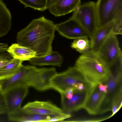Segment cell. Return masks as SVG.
Wrapping results in <instances>:
<instances>
[{
    "instance_id": "obj_26",
    "label": "cell",
    "mask_w": 122,
    "mask_h": 122,
    "mask_svg": "<svg viewBox=\"0 0 122 122\" xmlns=\"http://www.w3.org/2000/svg\"><path fill=\"white\" fill-rule=\"evenodd\" d=\"M8 47L7 44L0 43V54L7 52Z\"/></svg>"
},
{
    "instance_id": "obj_18",
    "label": "cell",
    "mask_w": 122,
    "mask_h": 122,
    "mask_svg": "<svg viewBox=\"0 0 122 122\" xmlns=\"http://www.w3.org/2000/svg\"><path fill=\"white\" fill-rule=\"evenodd\" d=\"M11 13L2 0H0V38L6 35L11 26Z\"/></svg>"
},
{
    "instance_id": "obj_14",
    "label": "cell",
    "mask_w": 122,
    "mask_h": 122,
    "mask_svg": "<svg viewBox=\"0 0 122 122\" xmlns=\"http://www.w3.org/2000/svg\"><path fill=\"white\" fill-rule=\"evenodd\" d=\"M114 20L98 28L95 31L90 38L92 51L97 52L101 46L112 32Z\"/></svg>"
},
{
    "instance_id": "obj_11",
    "label": "cell",
    "mask_w": 122,
    "mask_h": 122,
    "mask_svg": "<svg viewBox=\"0 0 122 122\" xmlns=\"http://www.w3.org/2000/svg\"><path fill=\"white\" fill-rule=\"evenodd\" d=\"M90 88H85L80 91L74 89L73 96L70 99L61 96L63 110L65 112H70L83 108Z\"/></svg>"
},
{
    "instance_id": "obj_22",
    "label": "cell",
    "mask_w": 122,
    "mask_h": 122,
    "mask_svg": "<svg viewBox=\"0 0 122 122\" xmlns=\"http://www.w3.org/2000/svg\"><path fill=\"white\" fill-rule=\"evenodd\" d=\"M122 104V94H120L116 97L114 99L112 104L111 111L112 115L109 117H112L120 109Z\"/></svg>"
},
{
    "instance_id": "obj_10",
    "label": "cell",
    "mask_w": 122,
    "mask_h": 122,
    "mask_svg": "<svg viewBox=\"0 0 122 122\" xmlns=\"http://www.w3.org/2000/svg\"><path fill=\"white\" fill-rule=\"evenodd\" d=\"M55 27L60 35L68 39L89 38L87 33L72 16L64 22L55 24Z\"/></svg>"
},
{
    "instance_id": "obj_7",
    "label": "cell",
    "mask_w": 122,
    "mask_h": 122,
    "mask_svg": "<svg viewBox=\"0 0 122 122\" xmlns=\"http://www.w3.org/2000/svg\"><path fill=\"white\" fill-rule=\"evenodd\" d=\"M96 3L98 28L122 15V0H97Z\"/></svg>"
},
{
    "instance_id": "obj_17",
    "label": "cell",
    "mask_w": 122,
    "mask_h": 122,
    "mask_svg": "<svg viewBox=\"0 0 122 122\" xmlns=\"http://www.w3.org/2000/svg\"><path fill=\"white\" fill-rule=\"evenodd\" d=\"M13 58L23 61H29L36 56L35 52L30 48L17 43L12 44L7 51Z\"/></svg>"
},
{
    "instance_id": "obj_19",
    "label": "cell",
    "mask_w": 122,
    "mask_h": 122,
    "mask_svg": "<svg viewBox=\"0 0 122 122\" xmlns=\"http://www.w3.org/2000/svg\"><path fill=\"white\" fill-rule=\"evenodd\" d=\"M23 61L13 58L9 63L0 68V81L10 78L16 73Z\"/></svg>"
},
{
    "instance_id": "obj_12",
    "label": "cell",
    "mask_w": 122,
    "mask_h": 122,
    "mask_svg": "<svg viewBox=\"0 0 122 122\" xmlns=\"http://www.w3.org/2000/svg\"><path fill=\"white\" fill-rule=\"evenodd\" d=\"M81 4V0H48V9L56 17L73 12Z\"/></svg>"
},
{
    "instance_id": "obj_4",
    "label": "cell",
    "mask_w": 122,
    "mask_h": 122,
    "mask_svg": "<svg viewBox=\"0 0 122 122\" xmlns=\"http://www.w3.org/2000/svg\"><path fill=\"white\" fill-rule=\"evenodd\" d=\"M73 17L90 38L98 28L96 2L90 1L81 4L73 11Z\"/></svg>"
},
{
    "instance_id": "obj_6",
    "label": "cell",
    "mask_w": 122,
    "mask_h": 122,
    "mask_svg": "<svg viewBox=\"0 0 122 122\" xmlns=\"http://www.w3.org/2000/svg\"><path fill=\"white\" fill-rule=\"evenodd\" d=\"M105 84L107 86V91L99 109L98 114H102L111 111L114 99L118 95L122 94V68L112 71Z\"/></svg>"
},
{
    "instance_id": "obj_20",
    "label": "cell",
    "mask_w": 122,
    "mask_h": 122,
    "mask_svg": "<svg viewBox=\"0 0 122 122\" xmlns=\"http://www.w3.org/2000/svg\"><path fill=\"white\" fill-rule=\"evenodd\" d=\"M88 37H81L74 39L71 47L82 54L86 53L91 51L90 40Z\"/></svg>"
},
{
    "instance_id": "obj_9",
    "label": "cell",
    "mask_w": 122,
    "mask_h": 122,
    "mask_svg": "<svg viewBox=\"0 0 122 122\" xmlns=\"http://www.w3.org/2000/svg\"><path fill=\"white\" fill-rule=\"evenodd\" d=\"M22 108L28 113L51 117L63 115L66 113L56 105L48 101H36L30 102Z\"/></svg>"
},
{
    "instance_id": "obj_21",
    "label": "cell",
    "mask_w": 122,
    "mask_h": 122,
    "mask_svg": "<svg viewBox=\"0 0 122 122\" xmlns=\"http://www.w3.org/2000/svg\"><path fill=\"white\" fill-rule=\"evenodd\" d=\"M23 4L25 8L30 7L43 11L48 9V0H17Z\"/></svg>"
},
{
    "instance_id": "obj_5",
    "label": "cell",
    "mask_w": 122,
    "mask_h": 122,
    "mask_svg": "<svg viewBox=\"0 0 122 122\" xmlns=\"http://www.w3.org/2000/svg\"><path fill=\"white\" fill-rule=\"evenodd\" d=\"M111 71L122 67V54L117 35L112 32L97 52Z\"/></svg>"
},
{
    "instance_id": "obj_24",
    "label": "cell",
    "mask_w": 122,
    "mask_h": 122,
    "mask_svg": "<svg viewBox=\"0 0 122 122\" xmlns=\"http://www.w3.org/2000/svg\"><path fill=\"white\" fill-rule=\"evenodd\" d=\"M13 58L7 52L0 54V68L10 63Z\"/></svg>"
},
{
    "instance_id": "obj_13",
    "label": "cell",
    "mask_w": 122,
    "mask_h": 122,
    "mask_svg": "<svg viewBox=\"0 0 122 122\" xmlns=\"http://www.w3.org/2000/svg\"><path fill=\"white\" fill-rule=\"evenodd\" d=\"M105 95V93L100 90L98 85L95 84L89 91L83 108L90 115L98 114Z\"/></svg>"
},
{
    "instance_id": "obj_8",
    "label": "cell",
    "mask_w": 122,
    "mask_h": 122,
    "mask_svg": "<svg viewBox=\"0 0 122 122\" xmlns=\"http://www.w3.org/2000/svg\"><path fill=\"white\" fill-rule=\"evenodd\" d=\"M28 92V87L20 86L11 88L2 93L8 115L21 107L22 103Z\"/></svg>"
},
{
    "instance_id": "obj_25",
    "label": "cell",
    "mask_w": 122,
    "mask_h": 122,
    "mask_svg": "<svg viewBox=\"0 0 122 122\" xmlns=\"http://www.w3.org/2000/svg\"><path fill=\"white\" fill-rule=\"evenodd\" d=\"M7 113L6 105L2 93L0 92V115Z\"/></svg>"
},
{
    "instance_id": "obj_15",
    "label": "cell",
    "mask_w": 122,
    "mask_h": 122,
    "mask_svg": "<svg viewBox=\"0 0 122 122\" xmlns=\"http://www.w3.org/2000/svg\"><path fill=\"white\" fill-rule=\"evenodd\" d=\"M8 115L9 120L13 122H48L52 117L28 113L24 111L21 107Z\"/></svg>"
},
{
    "instance_id": "obj_23",
    "label": "cell",
    "mask_w": 122,
    "mask_h": 122,
    "mask_svg": "<svg viewBox=\"0 0 122 122\" xmlns=\"http://www.w3.org/2000/svg\"><path fill=\"white\" fill-rule=\"evenodd\" d=\"M122 15L117 17L114 20L112 32L117 35L122 33Z\"/></svg>"
},
{
    "instance_id": "obj_1",
    "label": "cell",
    "mask_w": 122,
    "mask_h": 122,
    "mask_svg": "<svg viewBox=\"0 0 122 122\" xmlns=\"http://www.w3.org/2000/svg\"><path fill=\"white\" fill-rule=\"evenodd\" d=\"M53 22L44 16L33 20L17 34V43L34 51L41 57L52 51L55 31Z\"/></svg>"
},
{
    "instance_id": "obj_16",
    "label": "cell",
    "mask_w": 122,
    "mask_h": 122,
    "mask_svg": "<svg viewBox=\"0 0 122 122\" xmlns=\"http://www.w3.org/2000/svg\"><path fill=\"white\" fill-rule=\"evenodd\" d=\"M29 61L31 64L39 66L49 65L60 67L62 63L63 59L57 51H52L43 56L33 57Z\"/></svg>"
},
{
    "instance_id": "obj_3",
    "label": "cell",
    "mask_w": 122,
    "mask_h": 122,
    "mask_svg": "<svg viewBox=\"0 0 122 122\" xmlns=\"http://www.w3.org/2000/svg\"><path fill=\"white\" fill-rule=\"evenodd\" d=\"M81 83L89 87L96 84L90 81L74 66L68 68L64 72L57 73L50 81L51 89L56 90L60 94L69 88L76 89L77 85Z\"/></svg>"
},
{
    "instance_id": "obj_2",
    "label": "cell",
    "mask_w": 122,
    "mask_h": 122,
    "mask_svg": "<svg viewBox=\"0 0 122 122\" xmlns=\"http://www.w3.org/2000/svg\"><path fill=\"white\" fill-rule=\"evenodd\" d=\"M91 82L105 84L111 74L106 64L97 52L91 50L82 54L76 60L74 66Z\"/></svg>"
},
{
    "instance_id": "obj_27",
    "label": "cell",
    "mask_w": 122,
    "mask_h": 122,
    "mask_svg": "<svg viewBox=\"0 0 122 122\" xmlns=\"http://www.w3.org/2000/svg\"><path fill=\"white\" fill-rule=\"evenodd\" d=\"M98 86L99 89L101 91L106 93L107 91V86L105 84L101 83L98 85Z\"/></svg>"
}]
</instances>
